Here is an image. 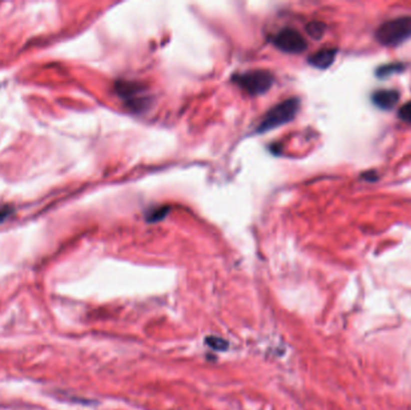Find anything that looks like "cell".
I'll return each mask as SVG.
<instances>
[{
    "label": "cell",
    "mask_w": 411,
    "mask_h": 410,
    "mask_svg": "<svg viewBox=\"0 0 411 410\" xmlns=\"http://www.w3.org/2000/svg\"><path fill=\"white\" fill-rule=\"evenodd\" d=\"M273 43L280 51L286 53H301L307 48L306 39L297 30L291 28L280 30L274 36Z\"/></svg>",
    "instance_id": "obj_4"
},
{
    "label": "cell",
    "mask_w": 411,
    "mask_h": 410,
    "mask_svg": "<svg viewBox=\"0 0 411 410\" xmlns=\"http://www.w3.org/2000/svg\"><path fill=\"white\" fill-rule=\"evenodd\" d=\"M337 49L334 48H324L310 55L309 63L318 69H327L333 64L336 59Z\"/></svg>",
    "instance_id": "obj_6"
},
{
    "label": "cell",
    "mask_w": 411,
    "mask_h": 410,
    "mask_svg": "<svg viewBox=\"0 0 411 410\" xmlns=\"http://www.w3.org/2000/svg\"><path fill=\"white\" fill-rule=\"evenodd\" d=\"M403 69L404 66L402 64H390V65L381 66L377 73L379 77H387V76H391L392 73L402 71Z\"/></svg>",
    "instance_id": "obj_9"
},
{
    "label": "cell",
    "mask_w": 411,
    "mask_h": 410,
    "mask_svg": "<svg viewBox=\"0 0 411 410\" xmlns=\"http://www.w3.org/2000/svg\"><path fill=\"white\" fill-rule=\"evenodd\" d=\"M205 343L208 345L209 348L213 350H217V352H224L229 348V343L225 339L220 338V337H215V336H209L205 339Z\"/></svg>",
    "instance_id": "obj_7"
},
{
    "label": "cell",
    "mask_w": 411,
    "mask_h": 410,
    "mask_svg": "<svg viewBox=\"0 0 411 410\" xmlns=\"http://www.w3.org/2000/svg\"><path fill=\"white\" fill-rule=\"evenodd\" d=\"M298 110H300V100L298 99L291 98L280 102L265 114V117L262 118L257 126L256 131L261 134V132L273 130L284 124L291 122L297 114Z\"/></svg>",
    "instance_id": "obj_1"
},
{
    "label": "cell",
    "mask_w": 411,
    "mask_h": 410,
    "mask_svg": "<svg viewBox=\"0 0 411 410\" xmlns=\"http://www.w3.org/2000/svg\"><path fill=\"white\" fill-rule=\"evenodd\" d=\"M11 213H12V209H11L10 207H2V208H0V223H2L4 222L5 219H6V218L8 217V215H10Z\"/></svg>",
    "instance_id": "obj_12"
},
{
    "label": "cell",
    "mask_w": 411,
    "mask_h": 410,
    "mask_svg": "<svg viewBox=\"0 0 411 410\" xmlns=\"http://www.w3.org/2000/svg\"><path fill=\"white\" fill-rule=\"evenodd\" d=\"M167 211H168V208H166V207L156 208L155 211H153L152 213H150L149 218H148V219H149L150 222H156V220H160L165 217V215H166Z\"/></svg>",
    "instance_id": "obj_11"
},
{
    "label": "cell",
    "mask_w": 411,
    "mask_h": 410,
    "mask_svg": "<svg viewBox=\"0 0 411 410\" xmlns=\"http://www.w3.org/2000/svg\"><path fill=\"white\" fill-rule=\"evenodd\" d=\"M325 30H326V26H325L324 23L321 22H310L308 25H307V31L312 37H314L315 40H319L322 35L325 34Z\"/></svg>",
    "instance_id": "obj_8"
},
{
    "label": "cell",
    "mask_w": 411,
    "mask_h": 410,
    "mask_svg": "<svg viewBox=\"0 0 411 410\" xmlns=\"http://www.w3.org/2000/svg\"><path fill=\"white\" fill-rule=\"evenodd\" d=\"M398 117L405 123L411 124V101L407 102L403 107H401V110L398 111Z\"/></svg>",
    "instance_id": "obj_10"
},
{
    "label": "cell",
    "mask_w": 411,
    "mask_h": 410,
    "mask_svg": "<svg viewBox=\"0 0 411 410\" xmlns=\"http://www.w3.org/2000/svg\"><path fill=\"white\" fill-rule=\"evenodd\" d=\"M398 101L399 93L395 89H381L373 94V102L381 110H391Z\"/></svg>",
    "instance_id": "obj_5"
},
{
    "label": "cell",
    "mask_w": 411,
    "mask_h": 410,
    "mask_svg": "<svg viewBox=\"0 0 411 410\" xmlns=\"http://www.w3.org/2000/svg\"><path fill=\"white\" fill-rule=\"evenodd\" d=\"M233 81L249 95H261L270 90L273 84V76L266 70H254L233 76Z\"/></svg>",
    "instance_id": "obj_3"
},
{
    "label": "cell",
    "mask_w": 411,
    "mask_h": 410,
    "mask_svg": "<svg viewBox=\"0 0 411 410\" xmlns=\"http://www.w3.org/2000/svg\"><path fill=\"white\" fill-rule=\"evenodd\" d=\"M375 37L384 46H397L411 37V17H399L383 23Z\"/></svg>",
    "instance_id": "obj_2"
}]
</instances>
